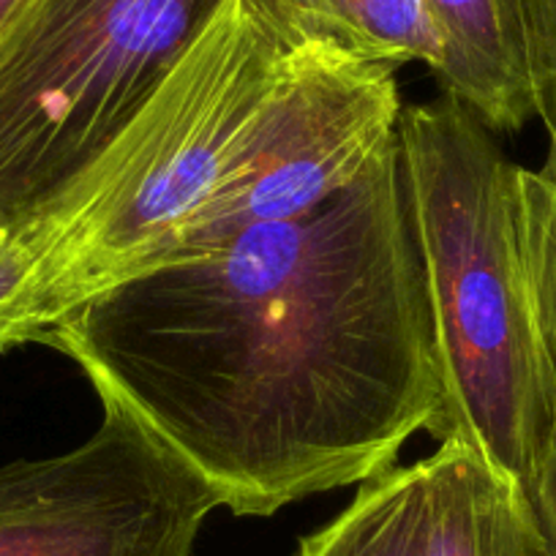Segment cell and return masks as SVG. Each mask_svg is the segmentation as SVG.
I'll return each instance as SVG.
<instances>
[{"label": "cell", "mask_w": 556, "mask_h": 556, "mask_svg": "<svg viewBox=\"0 0 556 556\" xmlns=\"http://www.w3.org/2000/svg\"><path fill=\"white\" fill-rule=\"evenodd\" d=\"M41 344L238 518L393 467L442 404L399 131L323 205L139 267Z\"/></svg>", "instance_id": "6da1fadb"}, {"label": "cell", "mask_w": 556, "mask_h": 556, "mask_svg": "<svg viewBox=\"0 0 556 556\" xmlns=\"http://www.w3.org/2000/svg\"><path fill=\"white\" fill-rule=\"evenodd\" d=\"M399 164L442 377L426 431L478 451L529 494L556 431V390L518 254V164L447 93L401 110Z\"/></svg>", "instance_id": "7a4b0ae2"}, {"label": "cell", "mask_w": 556, "mask_h": 556, "mask_svg": "<svg viewBox=\"0 0 556 556\" xmlns=\"http://www.w3.org/2000/svg\"><path fill=\"white\" fill-rule=\"evenodd\" d=\"M287 36L262 0H222L142 110L34 218L25 344L167 254L240 162Z\"/></svg>", "instance_id": "3957f363"}, {"label": "cell", "mask_w": 556, "mask_h": 556, "mask_svg": "<svg viewBox=\"0 0 556 556\" xmlns=\"http://www.w3.org/2000/svg\"><path fill=\"white\" fill-rule=\"evenodd\" d=\"M222 0H28L0 34V218L61 194L142 110Z\"/></svg>", "instance_id": "277c9868"}, {"label": "cell", "mask_w": 556, "mask_h": 556, "mask_svg": "<svg viewBox=\"0 0 556 556\" xmlns=\"http://www.w3.org/2000/svg\"><path fill=\"white\" fill-rule=\"evenodd\" d=\"M401 110L395 68L330 41L290 45L243 156L167 254L323 205L393 142Z\"/></svg>", "instance_id": "5b68a950"}, {"label": "cell", "mask_w": 556, "mask_h": 556, "mask_svg": "<svg viewBox=\"0 0 556 556\" xmlns=\"http://www.w3.org/2000/svg\"><path fill=\"white\" fill-rule=\"evenodd\" d=\"M104 406L66 453L0 467V556H191L218 496L131 417Z\"/></svg>", "instance_id": "8992f818"}, {"label": "cell", "mask_w": 556, "mask_h": 556, "mask_svg": "<svg viewBox=\"0 0 556 556\" xmlns=\"http://www.w3.org/2000/svg\"><path fill=\"white\" fill-rule=\"evenodd\" d=\"M445 58L434 74L442 93L475 112L491 131H521L534 117L532 66L521 0H424Z\"/></svg>", "instance_id": "52a82bcc"}, {"label": "cell", "mask_w": 556, "mask_h": 556, "mask_svg": "<svg viewBox=\"0 0 556 556\" xmlns=\"http://www.w3.org/2000/svg\"><path fill=\"white\" fill-rule=\"evenodd\" d=\"M426 462L420 556H548L527 494L462 442H440Z\"/></svg>", "instance_id": "ba28073f"}, {"label": "cell", "mask_w": 556, "mask_h": 556, "mask_svg": "<svg viewBox=\"0 0 556 556\" xmlns=\"http://www.w3.org/2000/svg\"><path fill=\"white\" fill-rule=\"evenodd\" d=\"M262 7L290 45L330 41L395 72L424 63L437 74L445 58L424 0H262Z\"/></svg>", "instance_id": "9c48e42d"}, {"label": "cell", "mask_w": 556, "mask_h": 556, "mask_svg": "<svg viewBox=\"0 0 556 556\" xmlns=\"http://www.w3.org/2000/svg\"><path fill=\"white\" fill-rule=\"evenodd\" d=\"M426 534V462L382 469L357 483L350 505L301 538L295 556H420Z\"/></svg>", "instance_id": "30bf717a"}, {"label": "cell", "mask_w": 556, "mask_h": 556, "mask_svg": "<svg viewBox=\"0 0 556 556\" xmlns=\"http://www.w3.org/2000/svg\"><path fill=\"white\" fill-rule=\"evenodd\" d=\"M513 213L529 306L556 390V189L538 169L516 167Z\"/></svg>", "instance_id": "8fae6325"}, {"label": "cell", "mask_w": 556, "mask_h": 556, "mask_svg": "<svg viewBox=\"0 0 556 556\" xmlns=\"http://www.w3.org/2000/svg\"><path fill=\"white\" fill-rule=\"evenodd\" d=\"M532 66L534 117L543 121L548 151L538 169L556 189V0H521Z\"/></svg>", "instance_id": "7c38bea8"}, {"label": "cell", "mask_w": 556, "mask_h": 556, "mask_svg": "<svg viewBox=\"0 0 556 556\" xmlns=\"http://www.w3.org/2000/svg\"><path fill=\"white\" fill-rule=\"evenodd\" d=\"M527 500L532 505L534 518H538L540 534L545 540V551H548V556H556V431L551 437L545 462L540 464L538 478H534Z\"/></svg>", "instance_id": "4fadbf2b"}, {"label": "cell", "mask_w": 556, "mask_h": 556, "mask_svg": "<svg viewBox=\"0 0 556 556\" xmlns=\"http://www.w3.org/2000/svg\"><path fill=\"white\" fill-rule=\"evenodd\" d=\"M25 3H28V0H0V34H3V30L9 28V23L23 12Z\"/></svg>", "instance_id": "5bb4252c"}, {"label": "cell", "mask_w": 556, "mask_h": 556, "mask_svg": "<svg viewBox=\"0 0 556 556\" xmlns=\"http://www.w3.org/2000/svg\"><path fill=\"white\" fill-rule=\"evenodd\" d=\"M12 224H9V222H3V218H0V243H3V240H7L9 238V235H12Z\"/></svg>", "instance_id": "9a60e30c"}]
</instances>
